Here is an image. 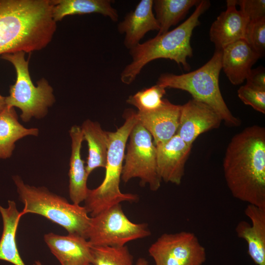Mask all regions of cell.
<instances>
[{"label": "cell", "instance_id": "cell-1", "mask_svg": "<svg viewBox=\"0 0 265 265\" xmlns=\"http://www.w3.org/2000/svg\"><path fill=\"white\" fill-rule=\"evenodd\" d=\"M223 169L232 196L265 208V129L248 127L235 134L226 148Z\"/></svg>", "mask_w": 265, "mask_h": 265}, {"label": "cell", "instance_id": "cell-2", "mask_svg": "<svg viewBox=\"0 0 265 265\" xmlns=\"http://www.w3.org/2000/svg\"><path fill=\"white\" fill-rule=\"evenodd\" d=\"M196 6L190 17L174 29L157 35L130 50L132 60L121 73L123 83H132L147 63L159 58L173 60L185 70H189L186 59L193 55L190 38L193 29L200 24L199 17L209 8L210 2L200 0Z\"/></svg>", "mask_w": 265, "mask_h": 265}, {"label": "cell", "instance_id": "cell-3", "mask_svg": "<svg viewBox=\"0 0 265 265\" xmlns=\"http://www.w3.org/2000/svg\"><path fill=\"white\" fill-rule=\"evenodd\" d=\"M125 121L113 132H108L109 144L105 178L96 188L88 189L84 200V208L91 217L123 201L136 202L137 195L121 191V179L125 150L128 139L136 123V112L128 109L125 113Z\"/></svg>", "mask_w": 265, "mask_h": 265}, {"label": "cell", "instance_id": "cell-4", "mask_svg": "<svg viewBox=\"0 0 265 265\" xmlns=\"http://www.w3.org/2000/svg\"><path fill=\"white\" fill-rule=\"evenodd\" d=\"M20 200L24 205L23 215L36 213L44 216L65 229L69 234L87 239L91 217L84 207L70 204L64 197L50 191L45 187L25 184L19 176H13Z\"/></svg>", "mask_w": 265, "mask_h": 265}, {"label": "cell", "instance_id": "cell-5", "mask_svg": "<svg viewBox=\"0 0 265 265\" xmlns=\"http://www.w3.org/2000/svg\"><path fill=\"white\" fill-rule=\"evenodd\" d=\"M222 50L215 49L211 58L200 68L180 75L162 74L157 83L166 88L188 92L192 99L212 108L228 126L238 127L240 125L241 121L229 110L220 90L219 78L222 69Z\"/></svg>", "mask_w": 265, "mask_h": 265}, {"label": "cell", "instance_id": "cell-6", "mask_svg": "<svg viewBox=\"0 0 265 265\" xmlns=\"http://www.w3.org/2000/svg\"><path fill=\"white\" fill-rule=\"evenodd\" d=\"M25 53L17 52L1 55L14 67L16 80L10 86L9 95L5 97L6 106L17 107L22 111L20 117L24 122L29 121L32 117L40 119L45 116L48 109L55 102L53 89L48 81L42 78L35 86L31 79L29 70V59L25 58Z\"/></svg>", "mask_w": 265, "mask_h": 265}, {"label": "cell", "instance_id": "cell-7", "mask_svg": "<svg viewBox=\"0 0 265 265\" xmlns=\"http://www.w3.org/2000/svg\"><path fill=\"white\" fill-rule=\"evenodd\" d=\"M129 138L122 180L127 183L132 178H138L141 185L148 184L151 190L157 191L162 180L158 172L156 148L151 134L137 120Z\"/></svg>", "mask_w": 265, "mask_h": 265}, {"label": "cell", "instance_id": "cell-8", "mask_svg": "<svg viewBox=\"0 0 265 265\" xmlns=\"http://www.w3.org/2000/svg\"><path fill=\"white\" fill-rule=\"evenodd\" d=\"M150 235L147 223L131 221L118 204L91 217L87 240L91 246H121Z\"/></svg>", "mask_w": 265, "mask_h": 265}, {"label": "cell", "instance_id": "cell-9", "mask_svg": "<svg viewBox=\"0 0 265 265\" xmlns=\"http://www.w3.org/2000/svg\"><path fill=\"white\" fill-rule=\"evenodd\" d=\"M33 17L20 0H0V55L29 52L35 40Z\"/></svg>", "mask_w": 265, "mask_h": 265}, {"label": "cell", "instance_id": "cell-10", "mask_svg": "<svg viewBox=\"0 0 265 265\" xmlns=\"http://www.w3.org/2000/svg\"><path fill=\"white\" fill-rule=\"evenodd\" d=\"M148 252L155 265H202L206 260L205 247L188 231L161 235Z\"/></svg>", "mask_w": 265, "mask_h": 265}, {"label": "cell", "instance_id": "cell-11", "mask_svg": "<svg viewBox=\"0 0 265 265\" xmlns=\"http://www.w3.org/2000/svg\"><path fill=\"white\" fill-rule=\"evenodd\" d=\"M222 121L220 116L210 106L192 99L181 105L176 134L186 143L192 145L200 134L219 128Z\"/></svg>", "mask_w": 265, "mask_h": 265}, {"label": "cell", "instance_id": "cell-12", "mask_svg": "<svg viewBox=\"0 0 265 265\" xmlns=\"http://www.w3.org/2000/svg\"><path fill=\"white\" fill-rule=\"evenodd\" d=\"M155 146L158 172L160 179L166 183L180 185L192 145L186 143L176 134L167 141Z\"/></svg>", "mask_w": 265, "mask_h": 265}, {"label": "cell", "instance_id": "cell-13", "mask_svg": "<svg viewBox=\"0 0 265 265\" xmlns=\"http://www.w3.org/2000/svg\"><path fill=\"white\" fill-rule=\"evenodd\" d=\"M181 105H174L167 99L158 109L146 112H136L138 121L150 132L155 145L164 143L177 133Z\"/></svg>", "mask_w": 265, "mask_h": 265}, {"label": "cell", "instance_id": "cell-14", "mask_svg": "<svg viewBox=\"0 0 265 265\" xmlns=\"http://www.w3.org/2000/svg\"><path fill=\"white\" fill-rule=\"evenodd\" d=\"M227 8L212 23L210 30L211 41L215 49L222 50L239 40H245L249 20L237 9L236 0L226 1Z\"/></svg>", "mask_w": 265, "mask_h": 265}, {"label": "cell", "instance_id": "cell-15", "mask_svg": "<svg viewBox=\"0 0 265 265\" xmlns=\"http://www.w3.org/2000/svg\"><path fill=\"white\" fill-rule=\"evenodd\" d=\"M251 224L241 221L236 227L237 236L244 239L248 253L257 265H265V208L248 204L244 211Z\"/></svg>", "mask_w": 265, "mask_h": 265}, {"label": "cell", "instance_id": "cell-16", "mask_svg": "<svg viewBox=\"0 0 265 265\" xmlns=\"http://www.w3.org/2000/svg\"><path fill=\"white\" fill-rule=\"evenodd\" d=\"M44 240L61 265L91 264V245L82 237L69 234L61 236L50 233L44 235Z\"/></svg>", "mask_w": 265, "mask_h": 265}, {"label": "cell", "instance_id": "cell-17", "mask_svg": "<svg viewBox=\"0 0 265 265\" xmlns=\"http://www.w3.org/2000/svg\"><path fill=\"white\" fill-rule=\"evenodd\" d=\"M153 0H142L118 25L120 34H125L124 46L129 50L139 44L149 31H159V25L153 12Z\"/></svg>", "mask_w": 265, "mask_h": 265}, {"label": "cell", "instance_id": "cell-18", "mask_svg": "<svg viewBox=\"0 0 265 265\" xmlns=\"http://www.w3.org/2000/svg\"><path fill=\"white\" fill-rule=\"evenodd\" d=\"M259 55L244 39L231 43L222 49V69L230 82L241 84Z\"/></svg>", "mask_w": 265, "mask_h": 265}, {"label": "cell", "instance_id": "cell-19", "mask_svg": "<svg viewBox=\"0 0 265 265\" xmlns=\"http://www.w3.org/2000/svg\"><path fill=\"white\" fill-rule=\"evenodd\" d=\"M71 138V155L69 171V193L73 203L80 205L86 197L87 175L84 161L81 159V149L83 140L81 128L74 125L69 131Z\"/></svg>", "mask_w": 265, "mask_h": 265}, {"label": "cell", "instance_id": "cell-20", "mask_svg": "<svg viewBox=\"0 0 265 265\" xmlns=\"http://www.w3.org/2000/svg\"><path fill=\"white\" fill-rule=\"evenodd\" d=\"M0 213L3 221V231L0 239V260L14 265H26L20 255L16 241L19 222L23 215L12 200L8 201L7 208L0 205Z\"/></svg>", "mask_w": 265, "mask_h": 265}, {"label": "cell", "instance_id": "cell-21", "mask_svg": "<svg viewBox=\"0 0 265 265\" xmlns=\"http://www.w3.org/2000/svg\"><path fill=\"white\" fill-rule=\"evenodd\" d=\"M81 130L83 140L88 145V157L85 166L87 175L96 168L106 167L109 144L108 132L104 131L99 123L86 120Z\"/></svg>", "mask_w": 265, "mask_h": 265}, {"label": "cell", "instance_id": "cell-22", "mask_svg": "<svg viewBox=\"0 0 265 265\" xmlns=\"http://www.w3.org/2000/svg\"><path fill=\"white\" fill-rule=\"evenodd\" d=\"M110 0H52V15L56 23L68 15L99 13L109 17L112 21L118 20L116 9Z\"/></svg>", "mask_w": 265, "mask_h": 265}, {"label": "cell", "instance_id": "cell-23", "mask_svg": "<svg viewBox=\"0 0 265 265\" xmlns=\"http://www.w3.org/2000/svg\"><path fill=\"white\" fill-rule=\"evenodd\" d=\"M37 128H26L18 121L14 107L6 106L0 112V159L10 158L15 142L27 135L37 136Z\"/></svg>", "mask_w": 265, "mask_h": 265}, {"label": "cell", "instance_id": "cell-24", "mask_svg": "<svg viewBox=\"0 0 265 265\" xmlns=\"http://www.w3.org/2000/svg\"><path fill=\"white\" fill-rule=\"evenodd\" d=\"M199 1L198 0H153V8L159 26L157 35L168 31L171 26L183 19L189 9Z\"/></svg>", "mask_w": 265, "mask_h": 265}, {"label": "cell", "instance_id": "cell-25", "mask_svg": "<svg viewBox=\"0 0 265 265\" xmlns=\"http://www.w3.org/2000/svg\"><path fill=\"white\" fill-rule=\"evenodd\" d=\"M93 265H133V257L128 247L91 246Z\"/></svg>", "mask_w": 265, "mask_h": 265}, {"label": "cell", "instance_id": "cell-26", "mask_svg": "<svg viewBox=\"0 0 265 265\" xmlns=\"http://www.w3.org/2000/svg\"><path fill=\"white\" fill-rule=\"evenodd\" d=\"M165 93L166 88L157 83L130 96L127 102L137 108L138 112L151 111L161 106L163 103L162 97Z\"/></svg>", "mask_w": 265, "mask_h": 265}, {"label": "cell", "instance_id": "cell-27", "mask_svg": "<svg viewBox=\"0 0 265 265\" xmlns=\"http://www.w3.org/2000/svg\"><path fill=\"white\" fill-rule=\"evenodd\" d=\"M245 40L259 55L265 53V18L249 22L246 30Z\"/></svg>", "mask_w": 265, "mask_h": 265}, {"label": "cell", "instance_id": "cell-28", "mask_svg": "<svg viewBox=\"0 0 265 265\" xmlns=\"http://www.w3.org/2000/svg\"><path fill=\"white\" fill-rule=\"evenodd\" d=\"M238 95L246 105L263 114L265 113V89L246 83L238 90Z\"/></svg>", "mask_w": 265, "mask_h": 265}, {"label": "cell", "instance_id": "cell-29", "mask_svg": "<svg viewBox=\"0 0 265 265\" xmlns=\"http://www.w3.org/2000/svg\"><path fill=\"white\" fill-rule=\"evenodd\" d=\"M236 3L249 22L265 18V0H236Z\"/></svg>", "mask_w": 265, "mask_h": 265}, {"label": "cell", "instance_id": "cell-30", "mask_svg": "<svg viewBox=\"0 0 265 265\" xmlns=\"http://www.w3.org/2000/svg\"><path fill=\"white\" fill-rule=\"evenodd\" d=\"M246 80L248 84L265 89V69L258 67L255 69H251Z\"/></svg>", "mask_w": 265, "mask_h": 265}, {"label": "cell", "instance_id": "cell-31", "mask_svg": "<svg viewBox=\"0 0 265 265\" xmlns=\"http://www.w3.org/2000/svg\"><path fill=\"white\" fill-rule=\"evenodd\" d=\"M6 107L5 97L0 95V112Z\"/></svg>", "mask_w": 265, "mask_h": 265}, {"label": "cell", "instance_id": "cell-32", "mask_svg": "<svg viewBox=\"0 0 265 265\" xmlns=\"http://www.w3.org/2000/svg\"><path fill=\"white\" fill-rule=\"evenodd\" d=\"M136 265H148V263L145 258H140L138 259Z\"/></svg>", "mask_w": 265, "mask_h": 265}, {"label": "cell", "instance_id": "cell-33", "mask_svg": "<svg viewBox=\"0 0 265 265\" xmlns=\"http://www.w3.org/2000/svg\"><path fill=\"white\" fill-rule=\"evenodd\" d=\"M34 265H42V264L39 262L36 261L35 262V264Z\"/></svg>", "mask_w": 265, "mask_h": 265}, {"label": "cell", "instance_id": "cell-34", "mask_svg": "<svg viewBox=\"0 0 265 265\" xmlns=\"http://www.w3.org/2000/svg\"><path fill=\"white\" fill-rule=\"evenodd\" d=\"M92 265V264H89V265Z\"/></svg>", "mask_w": 265, "mask_h": 265}]
</instances>
